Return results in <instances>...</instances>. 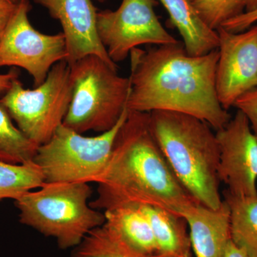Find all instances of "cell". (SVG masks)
<instances>
[{"instance_id":"obj_1","label":"cell","mask_w":257,"mask_h":257,"mask_svg":"<svg viewBox=\"0 0 257 257\" xmlns=\"http://www.w3.org/2000/svg\"><path fill=\"white\" fill-rule=\"evenodd\" d=\"M128 57V111L183 113L203 120L216 132L231 119L216 95L218 49L192 56L178 42L147 50L135 48Z\"/></svg>"},{"instance_id":"obj_2","label":"cell","mask_w":257,"mask_h":257,"mask_svg":"<svg viewBox=\"0 0 257 257\" xmlns=\"http://www.w3.org/2000/svg\"><path fill=\"white\" fill-rule=\"evenodd\" d=\"M95 209L121 204L152 206L184 216L200 204L176 177L154 138L150 113L128 111L104 172L96 182Z\"/></svg>"},{"instance_id":"obj_3","label":"cell","mask_w":257,"mask_h":257,"mask_svg":"<svg viewBox=\"0 0 257 257\" xmlns=\"http://www.w3.org/2000/svg\"><path fill=\"white\" fill-rule=\"evenodd\" d=\"M154 138L179 182L198 202L218 209L222 204L219 143L205 121L183 113L150 112Z\"/></svg>"},{"instance_id":"obj_4","label":"cell","mask_w":257,"mask_h":257,"mask_svg":"<svg viewBox=\"0 0 257 257\" xmlns=\"http://www.w3.org/2000/svg\"><path fill=\"white\" fill-rule=\"evenodd\" d=\"M93 193L85 182L45 183L15 200L21 224L47 237L61 249L75 248L92 230L102 226L104 213L89 203Z\"/></svg>"},{"instance_id":"obj_5","label":"cell","mask_w":257,"mask_h":257,"mask_svg":"<svg viewBox=\"0 0 257 257\" xmlns=\"http://www.w3.org/2000/svg\"><path fill=\"white\" fill-rule=\"evenodd\" d=\"M70 80L72 99L64 126L79 134L114 127L126 109L130 78L97 55H89L71 64Z\"/></svg>"},{"instance_id":"obj_6","label":"cell","mask_w":257,"mask_h":257,"mask_svg":"<svg viewBox=\"0 0 257 257\" xmlns=\"http://www.w3.org/2000/svg\"><path fill=\"white\" fill-rule=\"evenodd\" d=\"M127 108L116 125L95 137L83 136L63 124L37 149L34 162L45 183L96 182L105 169L115 139L128 116Z\"/></svg>"},{"instance_id":"obj_7","label":"cell","mask_w":257,"mask_h":257,"mask_svg":"<svg viewBox=\"0 0 257 257\" xmlns=\"http://www.w3.org/2000/svg\"><path fill=\"white\" fill-rule=\"evenodd\" d=\"M70 65L62 60L52 67L45 82L25 89L15 79L0 99L18 127L37 146L47 143L63 124L72 99Z\"/></svg>"},{"instance_id":"obj_8","label":"cell","mask_w":257,"mask_h":257,"mask_svg":"<svg viewBox=\"0 0 257 257\" xmlns=\"http://www.w3.org/2000/svg\"><path fill=\"white\" fill-rule=\"evenodd\" d=\"M156 0H122L118 9L96 15V31L109 58L122 62L131 51L145 45L157 46L178 42L159 20Z\"/></svg>"},{"instance_id":"obj_9","label":"cell","mask_w":257,"mask_h":257,"mask_svg":"<svg viewBox=\"0 0 257 257\" xmlns=\"http://www.w3.org/2000/svg\"><path fill=\"white\" fill-rule=\"evenodd\" d=\"M30 0H20L0 43V67L26 70L35 87L45 82L55 64L67 57L62 32L46 35L34 28L29 20Z\"/></svg>"},{"instance_id":"obj_10","label":"cell","mask_w":257,"mask_h":257,"mask_svg":"<svg viewBox=\"0 0 257 257\" xmlns=\"http://www.w3.org/2000/svg\"><path fill=\"white\" fill-rule=\"evenodd\" d=\"M217 32L216 92L221 105L228 111L240 96L257 88V25L242 32L220 28Z\"/></svg>"},{"instance_id":"obj_11","label":"cell","mask_w":257,"mask_h":257,"mask_svg":"<svg viewBox=\"0 0 257 257\" xmlns=\"http://www.w3.org/2000/svg\"><path fill=\"white\" fill-rule=\"evenodd\" d=\"M219 143V178L238 197H257V135L241 111L216 132Z\"/></svg>"},{"instance_id":"obj_12","label":"cell","mask_w":257,"mask_h":257,"mask_svg":"<svg viewBox=\"0 0 257 257\" xmlns=\"http://www.w3.org/2000/svg\"><path fill=\"white\" fill-rule=\"evenodd\" d=\"M60 22L67 47L69 65L89 55H95L111 67L117 65L109 58L96 31L97 10L92 0H33Z\"/></svg>"},{"instance_id":"obj_13","label":"cell","mask_w":257,"mask_h":257,"mask_svg":"<svg viewBox=\"0 0 257 257\" xmlns=\"http://www.w3.org/2000/svg\"><path fill=\"white\" fill-rule=\"evenodd\" d=\"M184 218L195 257H224L231 235L229 209L224 199L218 209L198 204Z\"/></svg>"},{"instance_id":"obj_14","label":"cell","mask_w":257,"mask_h":257,"mask_svg":"<svg viewBox=\"0 0 257 257\" xmlns=\"http://www.w3.org/2000/svg\"><path fill=\"white\" fill-rule=\"evenodd\" d=\"M177 29L189 55L201 56L219 47L217 31L201 20L190 0H160Z\"/></svg>"},{"instance_id":"obj_15","label":"cell","mask_w":257,"mask_h":257,"mask_svg":"<svg viewBox=\"0 0 257 257\" xmlns=\"http://www.w3.org/2000/svg\"><path fill=\"white\" fill-rule=\"evenodd\" d=\"M139 205L151 224L157 255L160 257H192L188 224L184 217L161 208Z\"/></svg>"},{"instance_id":"obj_16","label":"cell","mask_w":257,"mask_h":257,"mask_svg":"<svg viewBox=\"0 0 257 257\" xmlns=\"http://www.w3.org/2000/svg\"><path fill=\"white\" fill-rule=\"evenodd\" d=\"M105 224L133 247L142 252L157 254V243L151 224L139 204H126L104 210Z\"/></svg>"},{"instance_id":"obj_17","label":"cell","mask_w":257,"mask_h":257,"mask_svg":"<svg viewBox=\"0 0 257 257\" xmlns=\"http://www.w3.org/2000/svg\"><path fill=\"white\" fill-rule=\"evenodd\" d=\"M230 213L232 242L251 257H257V197H238L224 190Z\"/></svg>"},{"instance_id":"obj_18","label":"cell","mask_w":257,"mask_h":257,"mask_svg":"<svg viewBox=\"0 0 257 257\" xmlns=\"http://www.w3.org/2000/svg\"><path fill=\"white\" fill-rule=\"evenodd\" d=\"M74 248L72 257H160L133 247L105 223L92 230Z\"/></svg>"},{"instance_id":"obj_19","label":"cell","mask_w":257,"mask_h":257,"mask_svg":"<svg viewBox=\"0 0 257 257\" xmlns=\"http://www.w3.org/2000/svg\"><path fill=\"white\" fill-rule=\"evenodd\" d=\"M45 184L41 169L34 161L22 165L0 161V200H16Z\"/></svg>"},{"instance_id":"obj_20","label":"cell","mask_w":257,"mask_h":257,"mask_svg":"<svg viewBox=\"0 0 257 257\" xmlns=\"http://www.w3.org/2000/svg\"><path fill=\"white\" fill-rule=\"evenodd\" d=\"M38 146L16 127L0 106V161L22 165L34 160Z\"/></svg>"},{"instance_id":"obj_21","label":"cell","mask_w":257,"mask_h":257,"mask_svg":"<svg viewBox=\"0 0 257 257\" xmlns=\"http://www.w3.org/2000/svg\"><path fill=\"white\" fill-rule=\"evenodd\" d=\"M192 3L201 20L215 31L244 12L242 0H193Z\"/></svg>"},{"instance_id":"obj_22","label":"cell","mask_w":257,"mask_h":257,"mask_svg":"<svg viewBox=\"0 0 257 257\" xmlns=\"http://www.w3.org/2000/svg\"><path fill=\"white\" fill-rule=\"evenodd\" d=\"M234 106L246 116L253 133L257 135V88L240 96Z\"/></svg>"},{"instance_id":"obj_23","label":"cell","mask_w":257,"mask_h":257,"mask_svg":"<svg viewBox=\"0 0 257 257\" xmlns=\"http://www.w3.org/2000/svg\"><path fill=\"white\" fill-rule=\"evenodd\" d=\"M257 23V10L243 13L223 24L221 28L230 32H239L246 30Z\"/></svg>"},{"instance_id":"obj_24","label":"cell","mask_w":257,"mask_h":257,"mask_svg":"<svg viewBox=\"0 0 257 257\" xmlns=\"http://www.w3.org/2000/svg\"><path fill=\"white\" fill-rule=\"evenodd\" d=\"M18 4L0 0V43L3 40L5 32L12 17L14 14Z\"/></svg>"},{"instance_id":"obj_25","label":"cell","mask_w":257,"mask_h":257,"mask_svg":"<svg viewBox=\"0 0 257 257\" xmlns=\"http://www.w3.org/2000/svg\"><path fill=\"white\" fill-rule=\"evenodd\" d=\"M18 78L19 72L16 69H12L6 74H0V95H4L9 90L13 80Z\"/></svg>"},{"instance_id":"obj_26","label":"cell","mask_w":257,"mask_h":257,"mask_svg":"<svg viewBox=\"0 0 257 257\" xmlns=\"http://www.w3.org/2000/svg\"><path fill=\"white\" fill-rule=\"evenodd\" d=\"M224 257H251L242 248L238 247L230 240L226 247Z\"/></svg>"},{"instance_id":"obj_27","label":"cell","mask_w":257,"mask_h":257,"mask_svg":"<svg viewBox=\"0 0 257 257\" xmlns=\"http://www.w3.org/2000/svg\"><path fill=\"white\" fill-rule=\"evenodd\" d=\"M242 3L244 7L243 13H248L257 10V0H242Z\"/></svg>"},{"instance_id":"obj_28","label":"cell","mask_w":257,"mask_h":257,"mask_svg":"<svg viewBox=\"0 0 257 257\" xmlns=\"http://www.w3.org/2000/svg\"><path fill=\"white\" fill-rule=\"evenodd\" d=\"M3 1L10 2V3H15V4H18L20 0H3Z\"/></svg>"},{"instance_id":"obj_29","label":"cell","mask_w":257,"mask_h":257,"mask_svg":"<svg viewBox=\"0 0 257 257\" xmlns=\"http://www.w3.org/2000/svg\"><path fill=\"white\" fill-rule=\"evenodd\" d=\"M96 1L99 2V3H105L106 1H107V0H96Z\"/></svg>"},{"instance_id":"obj_30","label":"cell","mask_w":257,"mask_h":257,"mask_svg":"<svg viewBox=\"0 0 257 257\" xmlns=\"http://www.w3.org/2000/svg\"><path fill=\"white\" fill-rule=\"evenodd\" d=\"M190 1H191V2H192V1H193V0H190Z\"/></svg>"}]
</instances>
